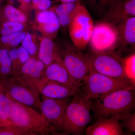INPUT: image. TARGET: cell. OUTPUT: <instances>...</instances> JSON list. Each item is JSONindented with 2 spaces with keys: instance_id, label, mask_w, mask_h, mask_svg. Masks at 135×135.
<instances>
[{
  "instance_id": "6da1fadb",
  "label": "cell",
  "mask_w": 135,
  "mask_h": 135,
  "mask_svg": "<svg viewBox=\"0 0 135 135\" xmlns=\"http://www.w3.org/2000/svg\"><path fill=\"white\" fill-rule=\"evenodd\" d=\"M91 101L80 90L66 109L57 135L83 134L92 119Z\"/></svg>"
},
{
  "instance_id": "7a4b0ae2",
  "label": "cell",
  "mask_w": 135,
  "mask_h": 135,
  "mask_svg": "<svg viewBox=\"0 0 135 135\" xmlns=\"http://www.w3.org/2000/svg\"><path fill=\"white\" fill-rule=\"evenodd\" d=\"M91 101V112L95 119L121 116L134 110L135 89L120 90Z\"/></svg>"
},
{
  "instance_id": "3957f363",
  "label": "cell",
  "mask_w": 135,
  "mask_h": 135,
  "mask_svg": "<svg viewBox=\"0 0 135 135\" xmlns=\"http://www.w3.org/2000/svg\"><path fill=\"white\" fill-rule=\"evenodd\" d=\"M81 86L88 98L92 100L120 90L135 89V83L128 79L109 77L92 70Z\"/></svg>"
},
{
  "instance_id": "277c9868",
  "label": "cell",
  "mask_w": 135,
  "mask_h": 135,
  "mask_svg": "<svg viewBox=\"0 0 135 135\" xmlns=\"http://www.w3.org/2000/svg\"><path fill=\"white\" fill-rule=\"evenodd\" d=\"M11 99L9 120L12 126L34 131L40 135L50 134L41 112Z\"/></svg>"
},
{
  "instance_id": "5b68a950",
  "label": "cell",
  "mask_w": 135,
  "mask_h": 135,
  "mask_svg": "<svg viewBox=\"0 0 135 135\" xmlns=\"http://www.w3.org/2000/svg\"><path fill=\"white\" fill-rule=\"evenodd\" d=\"M63 64L71 76L82 85L92 71L87 55L68 42L57 44Z\"/></svg>"
},
{
  "instance_id": "8992f818",
  "label": "cell",
  "mask_w": 135,
  "mask_h": 135,
  "mask_svg": "<svg viewBox=\"0 0 135 135\" xmlns=\"http://www.w3.org/2000/svg\"><path fill=\"white\" fill-rule=\"evenodd\" d=\"M94 26L91 14L82 2L68 27L72 42L80 50H84L88 45Z\"/></svg>"
},
{
  "instance_id": "52a82bcc",
  "label": "cell",
  "mask_w": 135,
  "mask_h": 135,
  "mask_svg": "<svg viewBox=\"0 0 135 135\" xmlns=\"http://www.w3.org/2000/svg\"><path fill=\"white\" fill-rule=\"evenodd\" d=\"M0 85L13 100L40 110L42 101L40 93L35 86L21 81L14 76L0 80Z\"/></svg>"
},
{
  "instance_id": "ba28073f",
  "label": "cell",
  "mask_w": 135,
  "mask_h": 135,
  "mask_svg": "<svg viewBox=\"0 0 135 135\" xmlns=\"http://www.w3.org/2000/svg\"><path fill=\"white\" fill-rule=\"evenodd\" d=\"M119 43L116 26L103 20L94 25L88 44L94 54L112 53L118 47Z\"/></svg>"
},
{
  "instance_id": "9c48e42d",
  "label": "cell",
  "mask_w": 135,
  "mask_h": 135,
  "mask_svg": "<svg viewBox=\"0 0 135 135\" xmlns=\"http://www.w3.org/2000/svg\"><path fill=\"white\" fill-rule=\"evenodd\" d=\"M87 55L92 70L96 72L113 78L128 79L124 71L123 59L113 52Z\"/></svg>"
},
{
  "instance_id": "30bf717a",
  "label": "cell",
  "mask_w": 135,
  "mask_h": 135,
  "mask_svg": "<svg viewBox=\"0 0 135 135\" xmlns=\"http://www.w3.org/2000/svg\"><path fill=\"white\" fill-rule=\"evenodd\" d=\"M73 97L64 99L42 97L40 111L48 125L50 134L57 135L66 109Z\"/></svg>"
},
{
  "instance_id": "8fae6325",
  "label": "cell",
  "mask_w": 135,
  "mask_h": 135,
  "mask_svg": "<svg viewBox=\"0 0 135 135\" xmlns=\"http://www.w3.org/2000/svg\"><path fill=\"white\" fill-rule=\"evenodd\" d=\"M46 68L38 57H31L14 77L35 86L41 94L42 88L47 81L46 77Z\"/></svg>"
},
{
  "instance_id": "7c38bea8",
  "label": "cell",
  "mask_w": 135,
  "mask_h": 135,
  "mask_svg": "<svg viewBox=\"0 0 135 135\" xmlns=\"http://www.w3.org/2000/svg\"><path fill=\"white\" fill-rule=\"evenodd\" d=\"M32 28L39 32L43 37L53 40L56 39L60 26L54 7L44 11H36Z\"/></svg>"
},
{
  "instance_id": "4fadbf2b",
  "label": "cell",
  "mask_w": 135,
  "mask_h": 135,
  "mask_svg": "<svg viewBox=\"0 0 135 135\" xmlns=\"http://www.w3.org/2000/svg\"><path fill=\"white\" fill-rule=\"evenodd\" d=\"M135 17V0H120L111 6L102 17V20L115 26Z\"/></svg>"
},
{
  "instance_id": "5bb4252c",
  "label": "cell",
  "mask_w": 135,
  "mask_h": 135,
  "mask_svg": "<svg viewBox=\"0 0 135 135\" xmlns=\"http://www.w3.org/2000/svg\"><path fill=\"white\" fill-rule=\"evenodd\" d=\"M120 115L99 118L86 128V135H122L124 132L120 122Z\"/></svg>"
},
{
  "instance_id": "9a60e30c",
  "label": "cell",
  "mask_w": 135,
  "mask_h": 135,
  "mask_svg": "<svg viewBox=\"0 0 135 135\" xmlns=\"http://www.w3.org/2000/svg\"><path fill=\"white\" fill-rule=\"evenodd\" d=\"M46 77L47 80H54L63 83L72 88L80 90L81 84L71 76L62 62L55 61L46 66Z\"/></svg>"
},
{
  "instance_id": "2e32d148",
  "label": "cell",
  "mask_w": 135,
  "mask_h": 135,
  "mask_svg": "<svg viewBox=\"0 0 135 135\" xmlns=\"http://www.w3.org/2000/svg\"><path fill=\"white\" fill-rule=\"evenodd\" d=\"M39 41L38 57L46 66L55 61L62 62L57 44L51 40L38 36Z\"/></svg>"
},
{
  "instance_id": "e0dca14e",
  "label": "cell",
  "mask_w": 135,
  "mask_h": 135,
  "mask_svg": "<svg viewBox=\"0 0 135 135\" xmlns=\"http://www.w3.org/2000/svg\"><path fill=\"white\" fill-rule=\"evenodd\" d=\"M80 90L73 89L63 83L50 80L44 84L40 94L49 98L64 99L72 97Z\"/></svg>"
},
{
  "instance_id": "ac0fdd59",
  "label": "cell",
  "mask_w": 135,
  "mask_h": 135,
  "mask_svg": "<svg viewBox=\"0 0 135 135\" xmlns=\"http://www.w3.org/2000/svg\"><path fill=\"white\" fill-rule=\"evenodd\" d=\"M119 37V47L135 46V17L129 18L116 26Z\"/></svg>"
},
{
  "instance_id": "d6986e66",
  "label": "cell",
  "mask_w": 135,
  "mask_h": 135,
  "mask_svg": "<svg viewBox=\"0 0 135 135\" xmlns=\"http://www.w3.org/2000/svg\"><path fill=\"white\" fill-rule=\"evenodd\" d=\"M81 2L61 3L58 6L54 7L60 28L64 30L68 29L71 21Z\"/></svg>"
},
{
  "instance_id": "ffe728a7",
  "label": "cell",
  "mask_w": 135,
  "mask_h": 135,
  "mask_svg": "<svg viewBox=\"0 0 135 135\" xmlns=\"http://www.w3.org/2000/svg\"><path fill=\"white\" fill-rule=\"evenodd\" d=\"M1 23L8 21L28 24L27 15L19 8L11 4H8L0 9Z\"/></svg>"
},
{
  "instance_id": "44dd1931",
  "label": "cell",
  "mask_w": 135,
  "mask_h": 135,
  "mask_svg": "<svg viewBox=\"0 0 135 135\" xmlns=\"http://www.w3.org/2000/svg\"><path fill=\"white\" fill-rule=\"evenodd\" d=\"M120 0H82L90 13L98 17L103 16L107 10Z\"/></svg>"
},
{
  "instance_id": "7402d4cb",
  "label": "cell",
  "mask_w": 135,
  "mask_h": 135,
  "mask_svg": "<svg viewBox=\"0 0 135 135\" xmlns=\"http://www.w3.org/2000/svg\"><path fill=\"white\" fill-rule=\"evenodd\" d=\"M13 76L9 49L0 48V80Z\"/></svg>"
},
{
  "instance_id": "603a6c76",
  "label": "cell",
  "mask_w": 135,
  "mask_h": 135,
  "mask_svg": "<svg viewBox=\"0 0 135 135\" xmlns=\"http://www.w3.org/2000/svg\"><path fill=\"white\" fill-rule=\"evenodd\" d=\"M28 24L6 21L0 23V36H7L22 31H27Z\"/></svg>"
},
{
  "instance_id": "cb8c5ba5",
  "label": "cell",
  "mask_w": 135,
  "mask_h": 135,
  "mask_svg": "<svg viewBox=\"0 0 135 135\" xmlns=\"http://www.w3.org/2000/svg\"><path fill=\"white\" fill-rule=\"evenodd\" d=\"M27 31H22L0 36V48L10 49L17 47L22 43Z\"/></svg>"
},
{
  "instance_id": "d4e9b609",
  "label": "cell",
  "mask_w": 135,
  "mask_h": 135,
  "mask_svg": "<svg viewBox=\"0 0 135 135\" xmlns=\"http://www.w3.org/2000/svg\"><path fill=\"white\" fill-rule=\"evenodd\" d=\"M21 46L29 53L31 57H38L39 41L38 36L27 31Z\"/></svg>"
},
{
  "instance_id": "484cf974",
  "label": "cell",
  "mask_w": 135,
  "mask_h": 135,
  "mask_svg": "<svg viewBox=\"0 0 135 135\" xmlns=\"http://www.w3.org/2000/svg\"><path fill=\"white\" fill-rule=\"evenodd\" d=\"M11 105V99L3 90L0 93V119L11 123L9 120Z\"/></svg>"
},
{
  "instance_id": "4316f807",
  "label": "cell",
  "mask_w": 135,
  "mask_h": 135,
  "mask_svg": "<svg viewBox=\"0 0 135 135\" xmlns=\"http://www.w3.org/2000/svg\"><path fill=\"white\" fill-rule=\"evenodd\" d=\"M40 135L34 131L14 126H0V135Z\"/></svg>"
},
{
  "instance_id": "83f0119b",
  "label": "cell",
  "mask_w": 135,
  "mask_h": 135,
  "mask_svg": "<svg viewBox=\"0 0 135 135\" xmlns=\"http://www.w3.org/2000/svg\"><path fill=\"white\" fill-rule=\"evenodd\" d=\"M123 67L128 79L135 83V55L133 53L123 59Z\"/></svg>"
},
{
  "instance_id": "f1b7e54d",
  "label": "cell",
  "mask_w": 135,
  "mask_h": 135,
  "mask_svg": "<svg viewBox=\"0 0 135 135\" xmlns=\"http://www.w3.org/2000/svg\"><path fill=\"white\" fill-rule=\"evenodd\" d=\"M120 122L123 127L130 133H135V113L130 112L121 115Z\"/></svg>"
},
{
  "instance_id": "f546056e",
  "label": "cell",
  "mask_w": 135,
  "mask_h": 135,
  "mask_svg": "<svg viewBox=\"0 0 135 135\" xmlns=\"http://www.w3.org/2000/svg\"><path fill=\"white\" fill-rule=\"evenodd\" d=\"M9 55L12 64L13 76L15 77L19 73L22 67L18 59L17 47L10 49Z\"/></svg>"
},
{
  "instance_id": "4dcf8cb0",
  "label": "cell",
  "mask_w": 135,
  "mask_h": 135,
  "mask_svg": "<svg viewBox=\"0 0 135 135\" xmlns=\"http://www.w3.org/2000/svg\"><path fill=\"white\" fill-rule=\"evenodd\" d=\"M52 4L51 0H32L31 7L35 11H44L50 8Z\"/></svg>"
},
{
  "instance_id": "1f68e13d",
  "label": "cell",
  "mask_w": 135,
  "mask_h": 135,
  "mask_svg": "<svg viewBox=\"0 0 135 135\" xmlns=\"http://www.w3.org/2000/svg\"><path fill=\"white\" fill-rule=\"evenodd\" d=\"M17 53L20 62L22 66L29 60L31 56L27 51L22 46L17 47Z\"/></svg>"
},
{
  "instance_id": "d6a6232c",
  "label": "cell",
  "mask_w": 135,
  "mask_h": 135,
  "mask_svg": "<svg viewBox=\"0 0 135 135\" xmlns=\"http://www.w3.org/2000/svg\"><path fill=\"white\" fill-rule=\"evenodd\" d=\"M10 2H19L21 3V6L19 9L25 12L27 16L28 11H29L30 7H31L32 0H9ZM32 8V7H31Z\"/></svg>"
},
{
  "instance_id": "836d02e7",
  "label": "cell",
  "mask_w": 135,
  "mask_h": 135,
  "mask_svg": "<svg viewBox=\"0 0 135 135\" xmlns=\"http://www.w3.org/2000/svg\"><path fill=\"white\" fill-rule=\"evenodd\" d=\"M61 3L65 2H82V0H57Z\"/></svg>"
},
{
  "instance_id": "e575fe53",
  "label": "cell",
  "mask_w": 135,
  "mask_h": 135,
  "mask_svg": "<svg viewBox=\"0 0 135 135\" xmlns=\"http://www.w3.org/2000/svg\"><path fill=\"white\" fill-rule=\"evenodd\" d=\"M12 126V123L4 121L0 119V126Z\"/></svg>"
},
{
  "instance_id": "d590c367",
  "label": "cell",
  "mask_w": 135,
  "mask_h": 135,
  "mask_svg": "<svg viewBox=\"0 0 135 135\" xmlns=\"http://www.w3.org/2000/svg\"><path fill=\"white\" fill-rule=\"evenodd\" d=\"M4 1H5V0H0V8L2 7V4L3 2H4Z\"/></svg>"
},
{
  "instance_id": "8d00e7d4",
  "label": "cell",
  "mask_w": 135,
  "mask_h": 135,
  "mask_svg": "<svg viewBox=\"0 0 135 135\" xmlns=\"http://www.w3.org/2000/svg\"><path fill=\"white\" fill-rule=\"evenodd\" d=\"M3 89L1 85H0V93H1L3 91Z\"/></svg>"
},
{
  "instance_id": "74e56055",
  "label": "cell",
  "mask_w": 135,
  "mask_h": 135,
  "mask_svg": "<svg viewBox=\"0 0 135 135\" xmlns=\"http://www.w3.org/2000/svg\"><path fill=\"white\" fill-rule=\"evenodd\" d=\"M1 9V8H0ZM0 23H1V20H0Z\"/></svg>"
},
{
  "instance_id": "f35d334b",
  "label": "cell",
  "mask_w": 135,
  "mask_h": 135,
  "mask_svg": "<svg viewBox=\"0 0 135 135\" xmlns=\"http://www.w3.org/2000/svg\"><path fill=\"white\" fill-rule=\"evenodd\" d=\"M56 1H57V0H56Z\"/></svg>"
}]
</instances>
